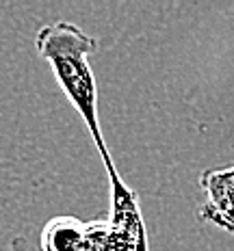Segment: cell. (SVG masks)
Returning <instances> with one entry per match:
<instances>
[{
	"mask_svg": "<svg viewBox=\"0 0 234 251\" xmlns=\"http://www.w3.org/2000/svg\"><path fill=\"white\" fill-rule=\"evenodd\" d=\"M200 184L204 191L202 219L234 234V167L204 171Z\"/></svg>",
	"mask_w": 234,
	"mask_h": 251,
	"instance_id": "cell-3",
	"label": "cell"
},
{
	"mask_svg": "<svg viewBox=\"0 0 234 251\" xmlns=\"http://www.w3.org/2000/svg\"><path fill=\"white\" fill-rule=\"evenodd\" d=\"M87 223L76 217H54L41 232L44 251H85Z\"/></svg>",
	"mask_w": 234,
	"mask_h": 251,
	"instance_id": "cell-4",
	"label": "cell"
},
{
	"mask_svg": "<svg viewBox=\"0 0 234 251\" xmlns=\"http://www.w3.org/2000/svg\"><path fill=\"white\" fill-rule=\"evenodd\" d=\"M98 41L87 35L76 24L59 20L52 22L37 33V54L48 61L52 74L59 80L61 89L70 104L82 117L91 139L96 143L108 177L119 176L113 165L111 151L104 143L100 119H98V85L93 78L89 56L96 52Z\"/></svg>",
	"mask_w": 234,
	"mask_h": 251,
	"instance_id": "cell-1",
	"label": "cell"
},
{
	"mask_svg": "<svg viewBox=\"0 0 234 251\" xmlns=\"http://www.w3.org/2000/svg\"><path fill=\"white\" fill-rule=\"evenodd\" d=\"M111 214L87 223L85 251H150L137 193L111 177Z\"/></svg>",
	"mask_w": 234,
	"mask_h": 251,
	"instance_id": "cell-2",
	"label": "cell"
}]
</instances>
